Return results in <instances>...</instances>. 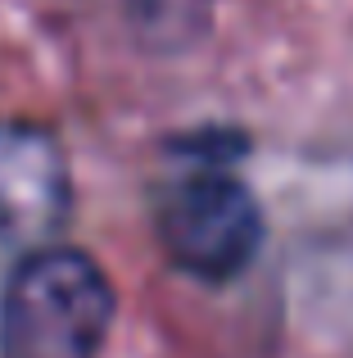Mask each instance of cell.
I'll use <instances>...</instances> for the list:
<instances>
[{
  "instance_id": "cell-1",
  "label": "cell",
  "mask_w": 353,
  "mask_h": 358,
  "mask_svg": "<svg viewBox=\"0 0 353 358\" xmlns=\"http://www.w3.org/2000/svg\"><path fill=\"white\" fill-rule=\"evenodd\" d=\"M114 308V286L91 254L32 250L0 290V358H100Z\"/></svg>"
},
{
  "instance_id": "cell-2",
  "label": "cell",
  "mask_w": 353,
  "mask_h": 358,
  "mask_svg": "<svg viewBox=\"0 0 353 358\" xmlns=\"http://www.w3.org/2000/svg\"><path fill=\"white\" fill-rule=\"evenodd\" d=\"M163 254L200 281H231L263 245V209L254 191L227 173H190L154 204Z\"/></svg>"
},
{
  "instance_id": "cell-3",
  "label": "cell",
  "mask_w": 353,
  "mask_h": 358,
  "mask_svg": "<svg viewBox=\"0 0 353 358\" xmlns=\"http://www.w3.org/2000/svg\"><path fill=\"white\" fill-rule=\"evenodd\" d=\"M73 177L59 141L32 122H0V254H32L59 236Z\"/></svg>"
}]
</instances>
